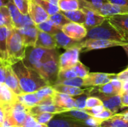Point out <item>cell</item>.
I'll list each match as a JSON object with an SVG mask.
<instances>
[{"label":"cell","instance_id":"43","mask_svg":"<svg viewBox=\"0 0 128 127\" xmlns=\"http://www.w3.org/2000/svg\"><path fill=\"white\" fill-rule=\"evenodd\" d=\"M74 77H77V76H76V74L75 73L74 70H73V68H70V69H67V70H59L57 82H59V81H62V80H64V79H72V78H74Z\"/></svg>","mask_w":128,"mask_h":127},{"label":"cell","instance_id":"49","mask_svg":"<svg viewBox=\"0 0 128 127\" xmlns=\"http://www.w3.org/2000/svg\"><path fill=\"white\" fill-rule=\"evenodd\" d=\"M116 76H117V75H116ZM110 82L112 83V85L113 88H115V90L116 91V92H117L118 94H120L121 92L122 91L123 82H122L121 80H119V79L117 78V76L115 77V78H113V79L110 81Z\"/></svg>","mask_w":128,"mask_h":127},{"label":"cell","instance_id":"36","mask_svg":"<svg viewBox=\"0 0 128 127\" xmlns=\"http://www.w3.org/2000/svg\"><path fill=\"white\" fill-rule=\"evenodd\" d=\"M38 4H40L46 12L50 16L52 14H55L58 12L60 11V8L58 5L52 4L46 0H34Z\"/></svg>","mask_w":128,"mask_h":127},{"label":"cell","instance_id":"13","mask_svg":"<svg viewBox=\"0 0 128 127\" xmlns=\"http://www.w3.org/2000/svg\"><path fill=\"white\" fill-rule=\"evenodd\" d=\"M107 19L123 38L128 42V13L110 16Z\"/></svg>","mask_w":128,"mask_h":127},{"label":"cell","instance_id":"45","mask_svg":"<svg viewBox=\"0 0 128 127\" xmlns=\"http://www.w3.org/2000/svg\"><path fill=\"white\" fill-rule=\"evenodd\" d=\"M23 127H48L47 125L46 124H41L40 123H38L32 115H31L30 114L28 115L24 124Z\"/></svg>","mask_w":128,"mask_h":127},{"label":"cell","instance_id":"28","mask_svg":"<svg viewBox=\"0 0 128 127\" xmlns=\"http://www.w3.org/2000/svg\"><path fill=\"white\" fill-rule=\"evenodd\" d=\"M58 115L64 116V117L69 118H72L74 120L80 121H85L92 117L90 115L87 114L82 109H68L66 112H64L60 113Z\"/></svg>","mask_w":128,"mask_h":127},{"label":"cell","instance_id":"23","mask_svg":"<svg viewBox=\"0 0 128 127\" xmlns=\"http://www.w3.org/2000/svg\"><path fill=\"white\" fill-rule=\"evenodd\" d=\"M68 109H63L59 107L55 104L51 105H40L35 106L33 107L29 108V114L31 115H34L39 113L43 112H49V113H55V114H60L64 112H66Z\"/></svg>","mask_w":128,"mask_h":127},{"label":"cell","instance_id":"16","mask_svg":"<svg viewBox=\"0 0 128 127\" xmlns=\"http://www.w3.org/2000/svg\"><path fill=\"white\" fill-rule=\"evenodd\" d=\"M28 14L35 25L47 20L50 17L47 12L34 0H30Z\"/></svg>","mask_w":128,"mask_h":127},{"label":"cell","instance_id":"19","mask_svg":"<svg viewBox=\"0 0 128 127\" xmlns=\"http://www.w3.org/2000/svg\"><path fill=\"white\" fill-rule=\"evenodd\" d=\"M35 46L50 49L58 48L53 35L40 30L38 34V38L35 43Z\"/></svg>","mask_w":128,"mask_h":127},{"label":"cell","instance_id":"32","mask_svg":"<svg viewBox=\"0 0 128 127\" xmlns=\"http://www.w3.org/2000/svg\"><path fill=\"white\" fill-rule=\"evenodd\" d=\"M58 5L61 11H70L80 8L79 0H58Z\"/></svg>","mask_w":128,"mask_h":127},{"label":"cell","instance_id":"25","mask_svg":"<svg viewBox=\"0 0 128 127\" xmlns=\"http://www.w3.org/2000/svg\"><path fill=\"white\" fill-rule=\"evenodd\" d=\"M8 10H9V13L12 20V23H13V27L15 28H20L21 23H22V16L23 14H22L20 13V11L19 10V9L17 8V7L15 5L14 2L13 0H10V2L7 5Z\"/></svg>","mask_w":128,"mask_h":127},{"label":"cell","instance_id":"33","mask_svg":"<svg viewBox=\"0 0 128 127\" xmlns=\"http://www.w3.org/2000/svg\"><path fill=\"white\" fill-rule=\"evenodd\" d=\"M36 26L38 28V30L49 33V34H52V35L55 34L56 33H57L59 30H62L59 28H58L56 25H55L52 23V22L51 20H50L49 19L47 20L40 23V24L36 25Z\"/></svg>","mask_w":128,"mask_h":127},{"label":"cell","instance_id":"44","mask_svg":"<svg viewBox=\"0 0 128 127\" xmlns=\"http://www.w3.org/2000/svg\"><path fill=\"white\" fill-rule=\"evenodd\" d=\"M103 102L102 100L98 98L96 96H88L87 100H86V108H92V107H95V106H102Z\"/></svg>","mask_w":128,"mask_h":127},{"label":"cell","instance_id":"12","mask_svg":"<svg viewBox=\"0 0 128 127\" xmlns=\"http://www.w3.org/2000/svg\"><path fill=\"white\" fill-rule=\"evenodd\" d=\"M46 125L48 127H92L83 121L64 117L58 114L56 115Z\"/></svg>","mask_w":128,"mask_h":127},{"label":"cell","instance_id":"11","mask_svg":"<svg viewBox=\"0 0 128 127\" xmlns=\"http://www.w3.org/2000/svg\"><path fill=\"white\" fill-rule=\"evenodd\" d=\"M117 74L106 73H90L84 79V87H97L110 82Z\"/></svg>","mask_w":128,"mask_h":127},{"label":"cell","instance_id":"41","mask_svg":"<svg viewBox=\"0 0 128 127\" xmlns=\"http://www.w3.org/2000/svg\"><path fill=\"white\" fill-rule=\"evenodd\" d=\"M94 88L100 92V93H102V94H108V95H115V94H118L116 91L115 90V88H113L112 83L110 82H107L104 85H100V86H97V87H94Z\"/></svg>","mask_w":128,"mask_h":127},{"label":"cell","instance_id":"42","mask_svg":"<svg viewBox=\"0 0 128 127\" xmlns=\"http://www.w3.org/2000/svg\"><path fill=\"white\" fill-rule=\"evenodd\" d=\"M20 13L23 15L28 14L30 0H13Z\"/></svg>","mask_w":128,"mask_h":127},{"label":"cell","instance_id":"46","mask_svg":"<svg viewBox=\"0 0 128 127\" xmlns=\"http://www.w3.org/2000/svg\"><path fill=\"white\" fill-rule=\"evenodd\" d=\"M105 109L106 108L104 107V106L102 105V106H95L92 108H85L82 110L86 112L87 114L90 115L91 116H95L98 115L99 113H100L102 111H104Z\"/></svg>","mask_w":128,"mask_h":127},{"label":"cell","instance_id":"34","mask_svg":"<svg viewBox=\"0 0 128 127\" xmlns=\"http://www.w3.org/2000/svg\"><path fill=\"white\" fill-rule=\"evenodd\" d=\"M80 7H87L98 11L106 0H79Z\"/></svg>","mask_w":128,"mask_h":127},{"label":"cell","instance_id":"21","mask_svg":"<svg viewBox=\"0 0 128 127\" xmlns=\"http://www.w3.org/2000/svg\"><path fill=\"white\" fill-rule=\"evenodd\" d=\"M53 37L56 40L58 48H63L68 49L76 46L79 43V41L75 40L68 37L67 34H65L62 31V30H59L57 33L53 34Z\"/></svg>","mask_w":128,"mask_h":127},{"label":"cell","instance_id":"14","mask_svg":"<svg viewBox=\"0 0 128 127\" xmlns=\"http://www.w3.org/2000/svg\"><path fill=\"white\" fill-rule=\"evenodd\" d=\"M85 13L84 26L87 30H89L94 27H96L103 23L106 19V16H102L97 11L87 7H80Z\"/></svg>","mask_w":128,"mask_h":127},{"label":"cell","instance_id":"6","mask_svg":"<svg viewBox=\"0 0 128 127\" xmlns=\"http://www.w3.org/2000/svg\"><path fill=\"white\" fill-rule=\"evenodd\" d=\"M38 72L49 85L52 86L56 83L59 73V55L57 49L41 64Z\"/></svg>","mask_w":128,"mask_h":127},{"label":"cell","instance_id":"26","mask_svg":"<svg viewBox=\"0 0 128 127\" xmlns=\"http://www.w3.org/2000/svg\"><path fill=\"white\" fill-rule=\"evenodd\" d=\"M100 127H128V120L116 113L112 117L104 120Z\"/></svg>","mask_w":128,"mask_h":127},{"label":"cell","instance_id":"54","mask_svg":"<svg viewBox=\"0 0 128 127\" xmlns=\"http://www.w3.org/2000/svg\"><path fill=\"white\" fill-rule=\"evenodd\" d=\"M106 1L121 6L128 7V0H106Z\"/></svg>","mask_w":128,"mask_h":127},{"label":"cell","instance_id":"35","mask_svg":"<svg viewBox=\"0 0 128 127\" xmlns=\"http://www.w3.org/2000/svg\"><path fill=\"white\" fill-rule=\"evenodd\" d=\"M49 19L51 20L52 22V23L56 25L58 28H59L60 29L62 28V27L66 25L67 23L70 22V21L63 14V13L60 10L59 12L55 13V14H52V15H50V17H49Z\"/></svg>","mask_w":128,"mask_h":127},{"label":"cell","instance_id":"51","mask_svg":"<svg viewBox=\"0 0 128 127\" xmlns=\"http://www.w3.org/2000/svg\"><path fill=\"white\" fill-rule=\"evenodd\" d=\"M120 97L122 107H128V91H122L120 94Z\"/></svg>","mask_w":128,"mask_h":127},{"label":"cell","instance_id":"22","mask_svg":"<svg viewBox=\"0 0 128 127\" xmlns=\"http://www.w3.org/2000/svg\"><path fill=\"white\" fill-rule=\"evenodd\" d=\"M10 29V28L8 27H0V58L4 61L5 65L8 64L7 41Z\"/></svg>","mask_w":128,"mask_h":127},{"label":"cell","instance_id":"52","mask_svg":"<svg viewBox=\"0 0 128 127\" xmlns=\"http://www.w3.org/2000/svg\"><path fill=\"white\" fill-rule=\"evenodd\" d=\"M117 78L121 80L122 82H126V81H128V67L127 69L124 70L123 71H122L121 73H118L117 74Z\"/></svg>","mask_w":128,"mask_h":127},{"label":"cell","instance_id":"37","mask_svg":"<svg viewBox=\"0 0 128 127\" xmlns=\"http://www.w3.org/2000/svg\"><path fill=\"white\" fill-rule=\"evenodd\" d=\"M56 91L51 85H46L45 87H43L42 88L39 89L35 92L36 95L42 100L45 98L47 97H53L54 94H56Z\"/></svg>","mask_w":128,"mask_h":127},{"label":"cell","instance_id":"38","mask_svg":"<svg viewBox=\"0 0 128 127\" xmlns=\"http://www.w3.org/2000/svg\"><path fill=\"white\" fill-rule=\"evenodd\" d=\"M73 70L76 74V76L82 79H85L90 73L89 69L80 61L77 62V64L73 67Z\"/></svg>","mask_w":128,"mask_h":127},{"label":"cell","instance_id":"3","mask_svg":"<svg viewBox=\"0 0 128 127\" xmlns=\"http://www.w3.org/2000/svg\"><path fill=\"white\" fill-rule=\"evenodd\" d=\"M57 49H45L38 46H26L25 57L22 60L23 64L36 71H38L41 64L50 55H52Z\"/></svg>","mask_w":128,"mask_h":127},{"label":"cell","instance_id":"60","mask_svg":"<svg viewBox=\"0 0 128 127\" xmlns=\"http://www.w3.org/2000/svg\"><path fill=\"white\" fill-rule=\"evenodd\" d=\"M3 65H5V64H4V61L0 58V67H1V66H3Z\"/></svg>","mask_w":128,"mask_h":127},{"label":"cell","instance_id":"30","mask_svg":"<svg viewBox=\"0 0 128 127\" xmlns=\"http://www.w3.org/2000/svg\"><path fill=\"white\" fill-rule=\"evenodd\" d=\"M63 14L70 21L80 24H84L85 22V13L81 8L70 10V11H62Z\"/></svg>","mask_w":128,"mask_h":127},{"label":"cell","instance_id":"20","mask_svg":"<svg viewBox=\"0 0 128 127\" xmlns=\"http://www.w3.org/2000/svg\"><path fill=\"white\" fill-rule=\"evenodd\" d=\"M53 103L59 107L68 110L76 109L74 97L59 92H56V94H54Z\"/></svg>","mask_w":128,"mask_h":127},{"label":"cell","instance_id":"58","mask_svg":"<svg viewBox=\"0 0 128 127\" xmlns=\"http://www.w3.org/2000/svg\"><path fill=\"white\" fill-rule=\"evenodd\" d=\"M46 1H49V2H50L52 4H56V5L58 4V0H46Z\"/></svg>","mask_w":128,"mask_h":127},{"label":"cell","instance_id":"53","mask_svg":"<svg viewBox=\"0 0 128 127\" xmlns=\"http://www.w3.org/2000/svg\"><path fill=\"white\" fill-rule=\"evenodd\" d=\"M5 65L0 67V84H4L5 81Z\"/></svg>","mask_w":128,"mask_h":127},{"label":"cell","instance_id":"57","mask_svg":"<svg viewBox=\"0 0 128 127\" xmlns=\"http://www.w3.org/2000/svg\"><path fill=\"white\" fill-rule=\"evenodd\" d=\"M122 91H128V81L123 82V88Z\"/></svg>","mask_w":128,"mask_h":127},{"label":"cell","instance_id":"17","mask_svg":"<svg viewBox=\"0 0 128 127\" xmlns=\"http://www.w3.org/2000/svg\"><path fill=\"white\" fill-rule=\"evenodd\" d=\"M98 13L106 17H110L120 14H125L128 13V7L121 6L109 1H106L101 6Z\"/></svg>","mask_w":128,"mask_h":127},{"label":"cell","instance_id":"48","mask_svg":"<svg viewBox=\"0 0 128 127\" xmlns=\"http://www.w3.org/2000/svg\"><path fill=\"white\" fill-rule=\"evenodd\" d=\"M104 121L100 120V119H98L94 116H92L90 118H88V120L83 121L85 124H86L87 125L90 126L92 127H100L101 123L103 122Z\"/></svg>","mask_w":128,"mask_h":127},{"label":"cell","instance_id":"31","mask_svg":"<svg viewBox=\"0 0 128 127\" xmlns=\"http://www.w3.org/2000/svg\"><path fill=\"white\" fill-rule=\"evenodd\" d=\"M0 27L14 28L12 20L7 6L0 7Z\"/></svg>","mask_w":128,"mask_h":127},{"label":"cell","instance_id":"15","mask_svg":"<svg viewBox=\"0 0 128 127\" xmlns=\"http://www.w3.org/2000/svg\"><path fill=\"white\" fill-rule=\"evenodd\" d=\"M21 34L26 46H34L38 38V28L36 25H31L19 28H16Z\"/></svg>","mask_w":128,"mask_h":127},{"label":"cell","instance_id":"63","mask_svg":"<svg viewBox=\"0 0 128 127\" xmlns=\"http://www.w3.org/2000/svg\"></svg>","mask_w":128,"mask_h":127},{"label":"cell","instance_id":"8","mask_svg":"<svg viewBox=\"0 0 128 127\" xmlns=\"http://www.w3.org/2000/svg\"><path fill=\"white\" fill-rule=\"evenodd\" d=\"M80 49L78 46L66 49V51L59 55V70L73 68L78 61H80Z\"/></svg>","mask_w":128,"mask_h":127},{"label":"cell","instance_id":"47","mask_svg":"<svg viewBox=\"0 0 128 127\" xmlns=\"http://www.w3.org/2000/svg\"><path fill=\"white\" fill-rule=\"evenodd\" d=\"M115 114H116V113L113 112H112L111 110L107 109H104V111H102L100 113H99L98 115H95V116H94V117H95V118H98V119H100V120H102V121H104V120H106V119H108V118L112 117Z\"/></svg>","mask_w":128,"mask_h":127},{"label":"cell","instance_id":"9","mask_svg":"<svg viewBox=\"0 0 128 127\" xmlns=\"http://www.w3.org/2000/svg\"><path fill=\"white\" fill-rule=\"evenodd\" d=\"M90 95L96 96L98 98H100L102 100L104 107L107 109L111 110L112 112L115 113H117L118 110L123 108L122 106V103H121L120 94H115V95L104 94L97 91L94 88V87H91Z\"/></svg>","mask_w":128,"mask_h":127},{"label":"cell","instance_id":"5","mask_svg":"<svg viewBox=\"0 0 128 127\" xmlns=\"http://www.w3.org/2000/svg\"><path fill=\"white\" fill-rule=\"evenodd\" d=\"M4 112L5 119L11 126H23L28 115H29V108L16 101L13 104H2Z\"/></svg>","mask_w":128,"mask_h":127},{"label":"cell","instance_id":"61","mask_svg":"<svg viewBox=\"0 0 128 127\" xmlns=\"http://www.w3.org/2000/svg\"><path fill=\"white\" fill-rule=\"evenodd\" d=\"M1 88H2V84H0V104H2V98H1Z\"/></svg>","mask_w":128,"mask_h":127},{"label":"cell","instance_id":"50","mask_svg":"<svg viewBox=\"0 0 128 127\" xmlns=\"http://www.w3.org/2000/svg\"><path fill=\"white\" fill-rule=\"evenodd\" d=\"M35 25V24L33 22V20L32 19V18L29 16V14L23 15L22 16V23H21L20 28L25 27V26H28V25Z\"/></svg>","mask_w":128,"mask_h":127},{"label":"cell","instance_id":"59","mask_svg":"<svg viewBox=\"0 0 128 127\" xmlns=\"http://www.w3.org/2000/svg\"><path fill=\"white\" fill-rule=\"evenodd\" d=\"M123 49H124V51H125V52L127 53V55H128V43H127V44H125V45H124L123 46Z\"/></svg>","mask_w":128,"mask_h":127},{"label":"cell","instance_id":"55","mask_svg":"<svg viewBox=\"0 0 128 127\" xmlns=\"http://www.w3.org/2000/svg\"><path fill=\"white\" fill-rule=\"evenodd\" d=\"M118 114L120 116H122V118H124V119L128 120V109L124 111V112H119V113H118Z\"/></svg>","mask_w":128,"mask_h":127},{"label":"cell","instance_id":"7","mask_svg":"<svg viewBox=\"0 0 128 127\" xmlns=\"http://www.w3.org/2000/svg\"><path fill=\"white\" fill-rule=\"evenodd\" d=\"M128 42H119L104 39H84L79 41L77 46L81 52H86L92 50L103 49L115 46H123Z\"/></svg>","mask_w":128,"mask_h":127},{"label":"cell","instance_id":"56","mask_svg":"<svg viewBox=\"0 0 128 127\" xmlns=\"http://www.w3.org/2000/svg\"><path fill=\"white\" fill-rule=\"evenodd\" d=\"M10 0H0V7L3 6H7Z\"/></svg>","mask_w":128,"mask_h":127},{"label":"cell","instance_id":"1","mask_svg":"<svg viewBox=\"0 0 128 127\" xmlns=\"http://www.w3.org/2000/svg\"><path fill=\"white\" fill-rule=\"evenodd\" d=\"M10 66L19 79L22 94L34 93L43 87L49 85L38 71L26 67L22 61H19Z\"/></svg>","mask_w":128,"mask_h":127},{"label":"cell","instance_id":"10","mask_svg":"<svg viewBox=\"0 0 128 127\" xmlns=\"http://www.w3.org/2000/svg\"><path fill=\"white\" fill-rule=\"evenodd\" d=\"M62 30L68 37L77 41L84 40L86 37L88 33V30L83 24H80L74 22H70L64 25L62 27Z\"/></svg>","mask_w":128,"mask_h":127},{"label":"cell","instance_id":"2","mask_svg":"<svg viewBox=\"0 0 128 127\" xmlns=\"http://www.w3.org/2000/svg\"><path fill=\"white\" fill-rule=\"evenodd\" d=\"M26 46L23 43L21 34L17 31L15 28L10 29L8 41H7V50H8V64L11 65L19 61H22L25 57Z\"/></svg>","mask_w":128,"mask_h":127},{"label":"cell","instance_id":"39","mask_svg":"<svg viewBox=\"0 0 128 127\" xmlns=\"http://www.w3.org/2000/svg\"><path fill=\"white\" fill-rule=\"evenodd\" d=\"M56 84H62V85L73 86V87L82 88L84 87V79H82L80 77H74L72 79H64V80L57 82Z\"/></svg>","mask_w":128,"mask_h":127},{"label":"cell","instance_id":"40","mask_svg":"<svg viewBox=\"0 0 128 127\" xmlns=\"http://www.w3.org/2000/svg\"><path fill=\"white\" fill-rule=\"evenodd\" d=\"M57 114L55 113H49V112H43L32 115L34 118L41 124H47Z\"/></svg>","mask_w":128,"mask_h":127},{"label":"cell","instance_id":"62","mask_svg":"<svg viewBox=\"0 0 128 127\" xmlns=\"http://www.w3.org/2000/svg\"><path fill=\"white\" fill-rule=\"evenodd\" d=\"M11 127H23L22 126H12Z\"/></svg>","mask_w":128,"mask_h":127},{"label":"cell","instance_id":"4","mask_svg":"<svg viewBox=\"0 0 128 127\" xmlns=\"http://www.w3.org/2000/svg\"><path fill=\"white\" fill-rule=\"evenodd\" d=\"M85 39H104L119 42H127L116 28L106 19L100 25L88 30Z\"/></svg>","mask_w":128,"mask_h":127},{"label":"cell","instance_id":"27","mask_svg":"<svg viewBox=\"0 0 128 127\" xmlns=\"http://www.w3.org/2000/svg\"><path fill=\"white\" fill-rule=\"evenodd\" d=\"M17 100L28 108L40 105L41 100L34 93H26L22 94L17 96Z\"/></svg>","mask_w":128,"mask_h":127},{"label":"cell","instance_id":"18","mask_svg":"<svg viewBox=\"0 0 128 127\" xmlns=\"http://www.w3.org/2000/svg\"><path fill=\"white\" fill-rule=\"evenodd\" d=\"M5 81L4 84L11 89L16 95H20L22 94V91L20 88L19 79L14 72L13 71L10 65H5Z\"/></svg>","mask_w":128,"mask_h":127},{"label":"cell","instance_id":"29","mask_svg":"<svg viewBox=\"0 0 128 127\" xmlns=\"http://www.w3.org/2000/svg\"><path fill=\"white\" fill-rule=\"evenodd\" d=\"M17 96L11 89H10L5 84H2L1 88V98L2 104H13L16 102Z\"/></svg>","mask_w":128,"mask_h":127},{"label":"cell","instance_id":"24","mask_svg":"<svg viewBox=\"0 0 128 127\" xmlns=\"http://www.w3.org/2000/svg\"><path fill=\"white\" fill-rule=\"evenodd\" d=\"M52 88L56 92L65 94L71 97H76V96L83 94L88 91V88H78V87H73V86L65 85L62 84L54 85H52Z\"/></svg>","mask_w":128,"mask_h":127}]
</instances>
